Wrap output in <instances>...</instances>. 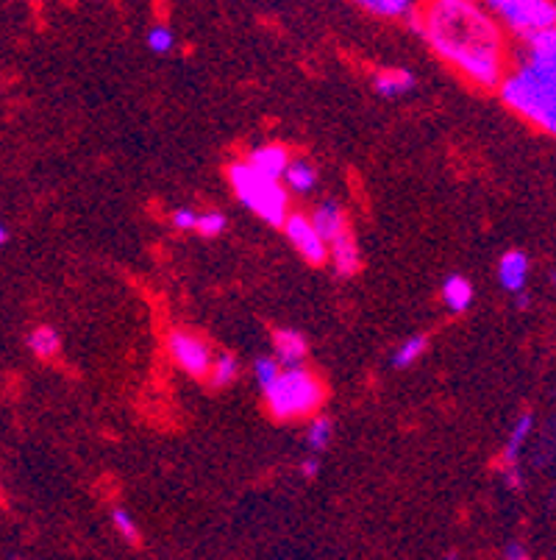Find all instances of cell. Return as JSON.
I'll list each match as a JSON object with an SVG mask.
<instances>
[{
    "label": "cell",
    "mask_w": 556,
    "mask_h": 560,
    "mask_svg": "<svg viewBox=\"0 0 556 560\" xmlns=\"http://www.w3.org/2000/svg\"><path fill=\"white\" fill-rule=\"evenodd\" d=\"M239 376V360L234 354H217L209 371V382L212 388H228L232 382H237Z\"/></svg>",
    "instance_id": "cell-20"
},
{
    "label": "cell",
    "mask_w": 556,
    "mask_h": 560,
    "mask_svg": "<svg viewBox=\"0 0 556 560\" xmlns=\"http://www.w3.org/2000/svg\"><path fill=\"white\" fill-rule=\"evenodd\" d=\"M421 34L442 62L473 84L493 90L507 79L501 25L473 0H437L421 18Z\"/></svg>",
    "instance_id": "cell-1"
},
{
    "label": "cell",
    "mask_w": 556,
    "mask_h": 560,
    "mask_svg": "<svg viewBox=\"0 0 556 560\" xmlns=\"http://www.w3.org/2000/svg\"><path fill=\"white\" fill-rule=\"evenodd\" d=\"M228 185H232L234 196L239 198L245 210H251L270 226L284 229L289 218V192L282 182L268 179L242 160L228 167Z\"/></svg>",
    "instance_id": "cell-4"
},
{
    "label": "cell",
    "mask_w": 556,
    "mask_h": 560,
    "mask_svg": "<svg viewBox=\"0 0 556 560\" xmlns=\"http://www.w3.org/2000/svg\"><path fill=\"white\" fill-rule=\"evenodd\" d=\"M329 259L340 277H354V273H359L362 254H359V243H356V237L351 229L348 232L340 234L336 241L329 243Z\"/></svg>",
    "instance_id": "cell-12"
},
{
    "label": "cell",
    "mask_w": 556,
    "mask_h": 560,
    "mask_svg": "<svg viewBox=\"0 0 556 560\" xmlns=\"http://www.w3.org/2000/svg\"><path fill=\"white\" fill-rule=\"evenodd\" d=\"M473 296H476V290H473L471 279L453 273V277H448L442 282V302H446V307L451 313H468L473 304Z\"/></svg>",
    "instance_id": "cell-15"
},
{
    "label": "cell",
    "mask_w": 556,
    "mask_h": 560,
    "mask_svg": "<svg viewBox=\"0 0 556 560\" xmlns=\"http://www.w3.org/2000/svg\"><path fill=\"white\" fill-rule=\"evenodd\" d=\"M111 524H115V529L120 533L122 541L140 544V538H142L140 524H137V518L131 516L129 508H115V511H111Z\"/></svg>",
    "instance_id": "cell-22"
},
{
    "label": "cell",
    "mask_w": 556,
    "mask_h": 560,
    "mask_svg": "<svg viewBox=\"0 0 556 560\" xmlns=\"http://www.w3.org/2000/svg\"><path fill=\"white\" fill-rule=\"evenodd\" d=\"M446 560H459V555H457V552H451V555H448Z\"/></svg>",
    "instance_id": "cell-31"
},
{
    "label": "cell",
    "mask_w": 556,
    "mask_h": 560,
    "mask_svg": "<svg viewBox=\"0 0 556 560\" xmlns=\"http://www.w3.org/2000/svg\"><path fill=\"white\" fill-rule=\"evenodd\" d=\"M309 218H312L315 229H318V234L323 237L326 246H329L331 241H336L340 234L348 232V229H351L348 226V215H345V210L336 201H323Z\"/></svg>",
    "instance_id": "cell-13"
},
{
    "label": "cell",
    "mask_w": 556,
    "mask_h": 560,
    "mask_svg": "<svg viewBox=\"0 0 556 560\" xmlns=\"http://www.w3.org/2000/svg\"><path fill=\"white\" fill-rule=\"evenodd\" d=\"M284 234H287L289 246L300 254V259H306L309 265L329 262V246L323 243V237L318 234L309 215L289 212L287 223H284Z\"/></svg>",
    "instance_id": "cell-7"
},
{
    "label": "cell",
    "mask_w": 556,
    "mask_h": 560,
    "mask_svg": "<svg viewBox=\"0 0 556 560\" xmlns=\"http://www.w3.org/2000/svg\"><path fill=\"white\" fill-rule=\"evenodd\" d=\"M264 405L275 421H298L309 419L323 407L326 390L318 374L298 365V369H284L279 380L262 390Z\"/></svg>",
    "instance_id": "cell-3"
},
{
    "label": "cell",
    "mask_w": 556,
    "mask_h": 560,
    "mask_svg": "<svg viewBox=\"0 0 556 560\" xmlns=\"http://www.w3.org/2000/svg\"><path fill=\"white\" fill-rule=\"evenodd\" d=\"M167 354L173 358V363L181 371H187L196 380H203L212 371V349L203 338H198L196 332H187V329H173L165 340Z\"/></svg>",
    "instance_id": "cell-6"
},
{
    "label": "cell",
    "mask_w": 556,
    "mask_h": 560,
    "mask_svg": "<svg viewBox=\"0 0 556 560\" xmlns=\"http://www.w3.org/2000/svg\"><path fill=\"white\" fill-rule=\"evenodd\" d=\"M273 358L282 363V369H298L309 354V340L298 329H275L273 332Z\"/></svg>",
    "instance_id": "cell-10"
},
{
    "label": "cell",
    "mask_w": 556,
    "mask_h": 560,
    "mask_svg": "<svg viewBox=\"0 0 556 560\" xmlns=\"http://www.w3.org/2000/svg\"><path fill=\"white\" fill-rule=\"evenodd\" d=\"M532 432H534V412L532 410L520 412L512 432H509L507 438V446H504L501 452L504 475H509V471H520V457H523V450H527Z\"/></svg>",
    "instance_id": "cell-11"
},
{
    "label": "cell",
    "mask_w": 556,
    "mask_h": 560,
    "mask_svg": "<svg viewBox=\"0 0 556 560\" xmlns=\"http://www.w3.org/2000/svg\"><path fill=\"white\" fill-rule=\"evenodd\" d=\"M529 277H532L529 254L518 252V248L501 254V259H498V282H501L504 290H509V293H514V296L527 293Z\"/></svg>",
    "instance_id": "cell-8"
},
{
    "label": "cell",
    "mask_w": 556,
    "mask_h": 560,
    "mask_svg": "<svg viewBox=\"0 0 556 560\" xmlns=\"http://www.w3.org/2000/svg\"><path fill=\"white\" fill-rule=\"evenodd\" d=\"M415 86V73L406 68H385L374 75V90L381 98H398Z\"/></svg>",
    "instance_id": "cell-14"
},
{
    "label": "cell",
    "mask_w": 556,
    "mask_h": 560,
    "mask_svg": "<svg viewBox=\"0 0 556 560\" xmlns=\"http://www.w3.org/2000/svg\"><path fill=\"white\" fill-rule=\"evenodd\" d=\"M498 95L514 115L556 137V25L523 39V54L501 81Z\"/></svg>",
    "instance_id": "cell-2"
},
{
    "label": "cell",
    "mask_w": 556,
    "mask_h": 560,
    "mask_svg": "<svg viewBox=\"0 0 556 560\" xmlns=\"http://www.w3.org/2000/svg\"><path fill=\"white\" fill-rule=\"evenodd\" d=\"M245 162H248L257 173L268 176V179L282 182L293 160H289V151L284 149L282 142H264V145H257Z\"/></svg>",
    "instance_id": "cell-9"
},
{
    "label": "cell",
    "mask_w": 556,
    "mask_h": 560,
    "mask_svg": "<svg viewBox=\"0 0 556 560\" xmlns=\"http://www.w3.org/2000/svg\"><path fill=\"white\" fill-rule=\"evenodd\" d=\"M529 304H532V299H529V293H520V296H518V307H520V310H527Z\"/></svg>",
    "instance_id": "cell-29"
},
{
    "label": "cell",
    "mask_w": 556,
    "mask_h": 560,
    "mask_svg": "<svg viewBox=\"0 0 556 560\" xmlns=\"http://www.w3.org/2000/svg\"><path fill=\"white\" fill-rule=\"evenodd\" d=\"M145 45L153 54H170L176 48V34H173L170 25H153L145 34Z\"/></svg>",
    "instance_id": "cell-24"
},
{
    "label": "cell",
    "mask_w": 556,
    "mask_h": 560,
    "mask_svg": "<svg viewBox=\"0 0 556 560\" xmlns=\"http://www.w3.org/2000/svg\"><path fill=\"white\" fill-rule=\"evenodd\" d=\"M170 223L178 229V232H196V226H198V212H192V210H187V207H184V210L173 212Z\"/></svg>",
    "instance_id": "cell-26"
},
{
    "label": "cell",
    "mask_w": 556,
    "mask_h": 560,
    "mask_svg": "<svg viewBox=\"0 0 556 560\" xmlns=\"http://www.w3.org/2000/svg\"><path fill=\"white\" fill-rule=\"evenodd\" d=\"M331 435H334V424L326 416L309 421V430H306V444L312 452H323L331 444Z\"/></svg>",
    "instance_id": "cell-21"
},
{
    "label": "cell",
    "mask_w": 556,
    "mask_h": 560,
    "mask_svg": "<svg viewBox=\"0 0 556 560\" xmlns=\"http://www.w3.org/2000/svg\"><path fill=\"white\" fill-rule=\"evenodd\" d=\"M359 9L374 18H415L417 7L410 0H359Z\"/></svg>",
    "instance_id": "cell-17"
},
{
    "label": "cell",
    "mask_w": 556,
    "mask_h": 560,
    "mask_svg": "<svg viewBox=\"0 0 556 560\" xmlns=\"http://www.w3.org/2000/svg\"><path fill=\"white\" fill-rule=\"evenodd\" d=\"M504 560H532V555H529V547L523 541H509L504 547Z\"/></svg>",
    "instance_id": "cell-27"
},
{
    "label": "cell",
    "mask_w": 556,
    "mask_h": 560,
    "mask_svg": "<svg viewBox=\"0 0 556 560\" xmlns=\"http://www.w3.org/2000/svg\"><path fill=\"white\" fill-rule=\"evenodd\" d=\"M282 363L273 358V354H264V358H257V363H253V376H257L259 388H270L275 380H279V374H282Z\"/></svg>",
    "instance_id": "cell-25"
},
{
    "label": "cell",
    "mask_w": 556,
    "mask_h": 560,
    "mask_svg": "<svg viewBox=\"0 0 556 560\" xmlns=\"http://www.w3.org/2000/svg\"><path fill=\"white\" fill-rule=\"evenodd\" d=\"M426 351H428V338H426V335H412V338H406L404 343H401L395 351H392L390 365H392V369H398V371L412 369V365H415L417 360H421L423 354H426Z\"/></svg>",
    "instance_id": "cell-18"
},
{
    "label": "cell",
    "mask_w": 556,
    "mask_h": 560,
    "mask_svg": "<svg viewBox=\"0 0 556 560\" xmlns=\"http://www.w3.org/2000/svg\"><path fill=\"white\" fill-rule=\"evenodd\" d=\"M226 226L228 218L223 215V212H201V215H198L196 232L201 234V237H206V241H214V237H221V234L226 232Z\"/></svg>",
    "instance_id": "cell-23"
},
{
    "label": "cell",
    "mask_w": 556,
    "mask_h": 560,
    "mask_svg": "<svg viewBox=\"0 0 556 560\" xmlns=\"http://www.w3.org/2000/svg\"><path fill=\"white\" fill-rule=\"evenodd\" d=\"M28 349L37 354L39 360H54L61 351V335L54 327H37L28 335Z\"/></svg>",
    "instance_id": "cell-19"
},
{
    "label": "cell",
    "mask_w": 556,
    "mask_h": 560,
    "mask_svg": "<svg viewBox=\"0 0 556 560\" xmlns=\"http://www.w3.org/2000/svg\"><path fill=\"white\" fill-rule=\"evenodd\" d=\"M484 9L520 39L537 37L556 25V0H489Z\"/></svg>",
    "instance_id": "cell-5"
},
{
    "label": "cell",
    "mask_w": 556,
    "mask_h": 560,
    "mask_svg": "<svg viewBox=\"0 0 556 560\" xmlns=\"http://www.w3.org/2000/svg\"><path fill=\"white\" fill-rule=\"evenodd\" d=\"M320 471V463L315 460V457H309V460L300 463V477H306V480H315Z\"/></svg>",
    "instance_id": "cell-28"
},
{
    "label": "cell",
    "mask_w": 556,
    "mask_h": 560,
    "mask_svg": "<svg viewBox=\"0 0 556 560\" xmlns=\"http://www.w3.org/2000/svg\"><path fill=\"white\" fill-rule=\"evenodd\" d=\"M9 241V232H7V226H0V246H3V243Z\"/></svg>",
    "instance_id": "cell-30"
},
{
    "label": "cell",
    "mask_w": 556,
    "mask_h": 560,
    "mask_svg": "<svg viewBox=\"0 0 556 560\" xmlns=\"http://www.w3.org/2000/svg\"><path fill=\"white\" fill-rule=\"evenodd\" d=\"M282 185L287 187V192H298V196H306V192H312L315 185H318V171L306 160H293L289 162L287 173H284Z\"/></svg>",
    "instance_id": "cell-16"
}]
</instances>
